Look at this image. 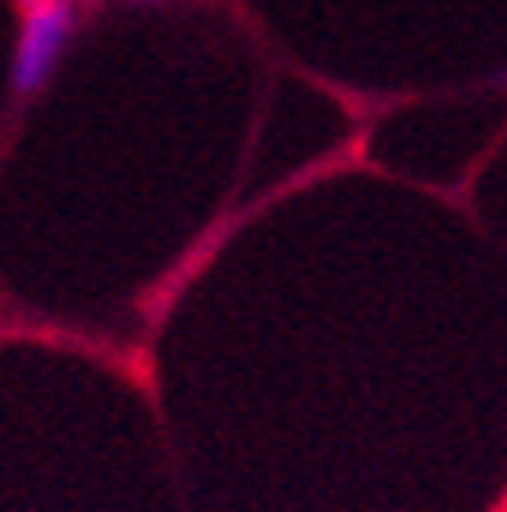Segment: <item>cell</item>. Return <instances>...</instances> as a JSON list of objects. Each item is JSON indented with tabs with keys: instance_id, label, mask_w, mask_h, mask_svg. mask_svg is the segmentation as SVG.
I'll list each match as a JSON object with an SVG mask.
<instances>
[{
	"instance_id": "1",
	"label": "cell",
	"mask_w": 507,
	"mask_h": 512,
	"mask_svg": "<svg viewBox=\"0 0 507 512\" xmlns=\"http://www.w3.org/2000/svg\"><path fill=\"white\" fill-rule=\"evenodd\" d=\"M74 32H78V0H37L23 14L14 60H10V92L19 101L37 96L55 78V64L69 51Z\"/></svg>"
},
{
	"instance_id": "2",
	"label": "cell",
	"mask_w": 507,
	"mask_h": 512,
	"mask_svg": "<svg viewBox=\"0 0 507 512\" xmlns=\"http://www.w3.org/2000/svg\"><path fill=\"white\" fill-rule=\"evenodd\" d=\"M128 5H160V0H128Z\"/></svg>"
}]
</instances>
